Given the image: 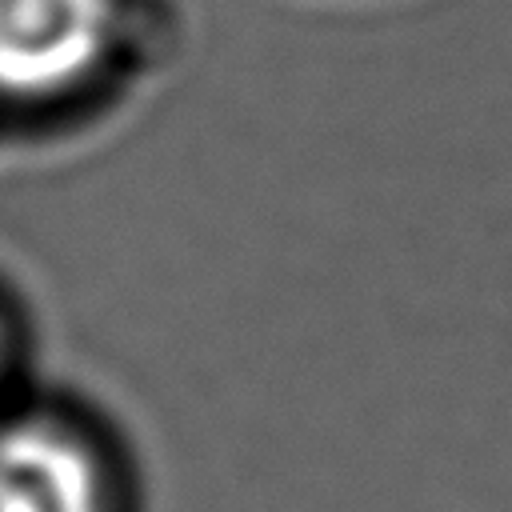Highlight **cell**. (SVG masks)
<instances>
[{
    "mask_svg": "<svg viewBox=\"0 0 512 512\" xmlns=\"http://www.w3.org/2000/svg\"><path fill=\"white\" fill-rule=\"evenodd\" d=\"M120 0H0V100L52 104L88 88L120 48Z\"/></svg>",
    "mask_w": 512,
    "mask_h": 512,
    "instance_id": "cell-1",
    "label": "cell"
},
{
    "mask_svg": "<svg viewBox=\"0 0 512 512\" xmlns=\"http://www.w3.org/2000/svg\"><path fill=\"white\" fill-rule=\"evenodd\" d=\"M0 512H124L116 472L72 424L20 416L0 424Z\"/></svg>",
    "mask_w": 512,
    "mask_h": 512,
    "instance_id": "cell-2",
    "label": "cell"
},
{
    "mask_svg": "<svg viewBox=\"0 0 512 512\" xmlns=\"http://www.w3.org/2000/svg\"><path fill=\"white\" fill-rule=\"evenodd\" d=\"M0 376H4V328H0Z\"/></svg>",
    "mask_w": 512,
    "mask_h": 512,
    "instance_id": "cell-3",
    "label": "cell"
}]
</instances>
